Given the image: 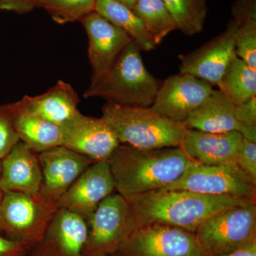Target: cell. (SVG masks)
Here are the masks:
<instances>
[{
  "instance_id": "obj_1",
  "label": "cell",
  "mask_w": 256,
  "mask_h": 256,
  "mask_svg": "<svg viewBox=\"0 0 256 256\" xmlns=\"http://www.w3.org/2000/svg\"><path fill=\"white\" fill-rule=\"evenodd\" d=\"M124 198L129 206V234L136 229L152 224H165L195 232L215 214L252 200L160 190Z\"/></svg>"
},
{
  "instance_id": "obj_2",
  "label": "cell",
  "mask_w": 256,
  "mask_h": 256,
  "mask_svg": "<svg viewBox=\"0 0 256 256\" xmlns=\"http://www.w3.org/2000/svg\"><path fill=\"white\" fill-rule=\"evenodd\" d=\"M116 190L124 197L161 190L196 164L180 146L143 150L120 144L107 160Z\"/></svg>"
},
{
  "instance_id": "obj_3",
  "label": "cell",
  "mask_w": 256,
  "mask_h": 256,
  "mask_svg": "<svg viewBox=\"0 0 256 256\" xmlns=\"http://www.w3.org/2000/svg\"><path fill=\"white\" fill-rule=\"evenodd\" d=\"M161 84L144 66L140 48L132 41L105 74L90 82L84 97L101 98L118 105L151 107Z\"/></svg>"
},
{
  "instance_id": "obj_4",
  "label": "cell",
  "mask_w": 256,
  "mask_h": 256,
  "mask_svg": "<svg viewBox=\"0 0 256 256\" xmlns=\"http://www.w3.org/2000/svg\"><path fill=\"white\" fill-rule=\"evenodd\" d=\"M102 114L120 144L138 149L180 146L188 129L185 122L172 120L151 107L107 102L102 108Z\"/></svg>"
},
{
  "instance_id": "obj_5",
  "label": "cell",
  "mask_w": 256,
  "mask_h": 256,
  "mask_svg": "<svg viewBox=\"0 0 256 256\" xmlns=\"http://www.w3.org/2000/svg\"><path fill=\"white\" fill-rule=\"evenodd\" d=\"M58 208L57 202L40 193H3L2 232L8 238L22 242L30 250L41 240Z\"/></svg>"
},
{
  "instance_id": "obj_6",
  "label": "cell",
  "mask_w": 256,
  "mask_h": 256,
  "mask_svg": "<svg viewBox=\"0 0 256 256\" xmlns=\"http://www.w3.org/2000/svg\"><path fill=\"white\" fill-rule=\"evenodd\" d=\"M195 233L210 256L227 255L256 242V200L220 210Z\"/></svg>"
},
{
  "instance_id": "obj_7",
  "label": "cell",
  "mask_w": 256,
  "mask_h": 256,
  "mask_svg": "<svg viewBox=\"0 0 256 256\" xmlns=\"http://www.w3.org/2000/svg\"><path fill=\"white\" fill-rule=\"evenodd\" d=\"M114 256H210L195 232L152 224L136 229Z\"/></svg>"
},
{
  "instance_id": "obj_8",
  "label": "cell",
  "mask_w": 256,
  "mask_h": 256,
  "mask_svg": "<svg viewBox=\"0 0 256 256\" xmlns=\"http://www.w3.org/2000/svg\"><path fill=\"white\" fill-rule=\"evenodd\" d=\"M160 190L256 200V182L237 164L196 163L174 183Z\"/></svg>"
},
{
  "instance_id": "obj_9",
  "label": "cell",
  "mask_w": 256,
  "mask_h": 256,
  "mask_svg": "<svg viewBox=\"0 0 256 256\" xmlns=\"http://www.w3.org/2000/svg\"><path fill=\"white\" fill-rule=\"evenodd\" d=\"M127 200L114 192L99 204L87 220L88 236L82 256L114 255L129 235Z\"/></svg>"
},
{
  "instance_id": "obj_10",
  "label": "cell",
  "mask_w": 256,
  "mask_h": 256,
  "mask_svg": "<svg viewBox=\"0 0 256 256\" xmlns=\"http://www.w3.org/2000/svg\"><path fill=\"white\" fill-rule=\"evenodd\" d=\"M210 82L188 74L172 76L162 82L152 109L175 122H185L188 116L212 94Z\"/></svg>"
},
{
  "instance_id": "obj_11",
  "label": "cell",
  "mask_w": 256,
  "mask_h": 256,
  "mask_svg": "<svg viewBox=\"0 0 256 256\" xmlns=\"http://www.w3.org/2000/svg\"><path fill=\"white\" fill-rule=\"evenodd\" d=\"M238 21L232 22L226 30L188 54L180 55V74H188L217 86L230 60L236 55L235 41Z\"/></svg>"
},
{
  "instance_id": "obj_12",
  "label": "cell",
  "mask_w": 256,
  "mask_h": 256,
  "mask_svg": "<svg viewBox=\"0 0 256 256\" xmlns=\"http://www.w3.org/2000/svg\"><path fill=\"white\" fill-rule=\"evenodd\" d=\"M62 130V146L94 162L107 161L120 144L102 117H90L80 112Z\"/></svg>"
},
{
  "instance_id": "obj_13",
  "label": "cell",
  "mask_w": 256,
  "mask_h": 256,
  "mask_svg": "<svg viewBox=\"0 0 256 256\" xmlns=\"http://www.w3.org/2000/svg\"><path fill=\"white\" fill-rule=\"evenodd\" d=\"M116 185L107 161L92 163L57 202L65 208L86 220L90 218L104 198L114 193Z\"/></svg>"
},
{
  "instance_id": "obj_14",
  "label": "cell",
  "mask_w": 256,
  "mask_h": 256,
  "mask_svg": "<svg viewBox=\"0 0 256 256\" xmlns=\"http://www.w3.org/2000/svg\"><path fill=\"white\" fill-rule=\"evenodd\" d=\"M88 38V60L92 82L102 76L112 66L126 46L133 41L124 30L94 11L82 18Z\"/></svg>"
},
{
  "instance_id": "obj_15",
  "label": "cell",
  "mask_w": 256,
  "mask_h": 256,
  "mask_svg": "<svg viewBox=\"0 0 256 256\" xmlns=\"http://www.w3.org/2000/svg\"><path fill=\"white\" fill-rule=\"evenodd\" d=\"M42 182L40 193L57 202L77 178L96 162L64 146L38 153Z\"/></svg>"
},
{
  "instance_id": "obj_16",
  "label": "cell",
  "mask_w": 256,
  "mask_h": 256,
  "mask_svg": "<svg viewBox=\"0 0 256 256\" xmlns=\"http://www.w3.org/2000/svg\"><path fill=\"white\" fill-rule=\"evenodd\" d=\"M87 236L86 220L58 208L41 240L28 256H82Z\"/></svg>"
},
{
  "instance_id": "obj_17",
  "label": "cell",
  "mask_w": 256,
  "mask_h": 256,
  "mask_svg": "<svg viewBox=\"0 0 256 256\" xmlns=\"http://www.w3.org/2000/svg\"><path fill=\"white\" fill-rule=\"evenodd\" d=\"M242 140V134L237 131L212 133L188 129L180 148L200 164H237V156Z\"/></svg>"
},
{
  "instance_id": "obj_18",
  "label": "cell",
  "mask_w": 256,
  "mask_h": 256,
  "mask_svg": "<svg viewBox=\"0 0 256 256\" xmlns=\"http://www.w3.org/2000/svg\"><path fill=\"white\" fill-rule=\"evenodd\" d=\"M42 182L38 153L20 141L1 160L0 190L34 194L40 193Z\"/></svg>"
},
{
  "instance_id": "obj_19",
  "label": "cell",
  "mask_w": 256,
  "mask_h": 256,
  "mask_svg": "<svg viewBox=\"0 0 256 256\" xmlns=\"http://www.w3.org/2000/svg\"><path fill=\"white\" fill-rule=\"evenodd\" d=\"M20 101L28 110L60 127L80 114L78 94L63 80H58L44 94L24 96Z\"/></svg>"
},
{
  "instance_id": "obj_20",
  "label": "cell",
  "mask_w": 256,
  "mask_h": 256,
  "mask_svg": "<svg viewBox=\"0 0 256 256\" xmlns=\"http://www.w3.org/2000/svg\"><path fill=\"white\" fill-rule=\"evenodd\" d=\"M235 106L220 89H213L205 102L188 116L185 124L188 129L203 132L240 133L242 128L236 118Z\"/></svg>"
},
{
  "instance_id": "obj_21",
  "label": "cell",
  "mask_w": 256,
  "mask_h": 256,
  "mask_svg": "<svg viewBox=\"0 0 256 256\" xmlns=\"http://www.w3.org/2000/svg\"><path fill=\"white\" fill-rule=\"evenodd\" d=\"M15 128L20 141L36 153L62 146V127L34 114L20 100L12 104Z\"/></svg>"
},
{
  "instance_id": "obj_22",
  "label": "cell",
  "mask_w": 256,
  "mask_h": 256,
  "mask_svg": "<svg viewBox=\"0 0 256 256\" xmlns=\"http://www.w3.org/2000/svg\"><path fill=\"white\" fill-rule=\"evenodd\" d=\"M94 11L124 30L136 42L140 50L149 52L156 44L134 12L114 0H97Z\"/></svg>"
},
{
  "instance_id": "obj_23",
  "label": "cell",
  "mask_w": 256,
  "mask_h": 256,
  "mask_svg": "<svg viewBox=\"0 0 256 256\" xmlns=\"http://www.w3.org/2000/svg\"><path fill=\"white\" fill-rule=\"evenodd\" d=\"M217 86L235 105L246 102L256 96V70L236 54Z\"/></svg>"
},
{
  "instance_id": "obj_24",
  "label": "cell",
  "mask_w": 256,
  "mask_h": 256,
  "mask_svg": "<svg viewBox=\"0 0 256 256\" xmlns=\"http://www.w3.org/2000/svg\"><path fill=\"white\" fill-rule=\"evenodd\" d=\"M132 11L140 18L156 46L178 28L162 0H138Z\"/></svg>"
},
{
  "instance_id": "obj_25",
  "label": "cell",
  "mask_w": 256,
  "mask_h": 256,
  "mask_svg": "<svg viewBox=\"0 0 256 256\" xmlns=\"http://www.w3.org/2000/svg\"><path fill=\"white\" fill-rule=\"evenodd\" d=\"M176 24L186 36L203 30L207 14L206 0H162Z\"/></svg>"
},
{
  "instance_id": "obj_26",
  "label": "cell",
  "mask_w": 256,
  "mask_h": 256,
  "mask_svg": "<svg viewBox=\"0 0 256 256\" xmlns=\"http://www.w3.org/2000/svg\"><path fill=\"white\" fill-rule=\"evenodd\" d=\"M238 28L235 41L236 54L256 70V12L237 18Z\"/></svg>"
},
{
  "instance_id": "obj_27",
  "label": "cell",
  "mask_w": 256,
  "mask_h": 256,
  "mask_svg": "<svg viewBox=\"0 0 256 256\" xmlns=\"http://www.w3.org/2000/svg\"><path fill=\"white\" fill-rule=\"evenodd\" d=\"M97 0H42L58 22L82 18L95 9Z\"/></svg>"
},
{
  "instance_id": "obj_28",
  "label": "cell",
  "mask_w": 256,
  "mask_h": 256,
  "mask_svg": "<svg viewBox=\"0 0 256 256\" xmlns=\"http://www.w3.org/2000/svg\"><path fill=\"white\" fill-rule=\"evenodd\" d=\"M12 104L0 106V160L9 154L18 142Z\"/></svg>"
},
{
  "instance_id": "obj_29",
  "label": "cell",
  "mask_w": 256,
  "mask_h": 256,
  "mask_svg": "<svg viewBox=\"0 0 256 256\" xmlns=\"http://www.w3.org/2000/svg\"><path fill=\"white\" fill-rule=\"evenodd\" d=\"M235 116L242 126V138L256 142V96L236 105Z\"/></svg>"
},
{
  "instance_id": "obj_30",
  "label": "cell",
  "mask_w": 256,
  "mask_h": 256,
  "mask_svg": "<svg viewBox=\"0 0 256 256\" xmlns=\"http://www.w3.org/2000/svg\"><path fill=\"white\" fill-rule=\"evenodd\" d=\"M236 163L256 182V142L242 138Z\"/></svg>"
},
{
  "instance_id": "obj_31",
  "label": "cell",
  "mask_w": 256,
  "mask_h": 256,
  "mask_svg": "<svg viewBox=\"0 0 256 256\" xmlns=\"http://www.w3.org/2000/svg\"><path fill=\"white\" fill-rule=\"evenodd\" d=\"M28 252L22 242L0 235V256H28Z\"/></svg>"
},
{
  "instance_id": "obj_32",
  "label": "cell",
  "mask_w": 256,
  "mask_h": 256,
  "mask_svg": "<svg viewBox=\"0 0 256 256\" xmlns=\"http://www.w3.org/2000/svg\"><path fill=\"white\" fill-rule=\"evenodd\" d=\"M34 4V0H0L1 10L26 11Z\"/></svg>"
},
{
  "instance_id": "obj_33",
  "label": "cell",
  "mask_w": 256,
  "mask_h": 256,
  "mask_svg": "<svg viewBox=\"0 0 256 256\" xmlns=\"http://www.w3.org/2000/svg\"><path fill=\"white\" fill-rule=\"evenodd\" d=\"M222 256H256V240L232 254Z\"/></svg>"
},
{
  "instance_id": "obj_34",
  "label": "cell",
  "mask_w": 256,
  "mask_h": 256,
  "mask_svg": "<svg viewBox=\"0 0 256 256\" xmlns=\"http://www.w3.org/2000/svg\"><path fill=\"white\" fill-rule=\"evenodd\" d=\"M120 4L124 5L126 8H129V9L133 10V8L136 6V3H137L138 0H114Z\"/></svg>"
},
{
  "instance_id": "obj_35",
  "label": "cell",
  "mask_w": 256,
  "mask_h": 256,
  "mask_svg": "<svg viewBox=\"0 0 256 256\" xmlns=\"http://www.w3.org/2000/svg\"><path fill=\"white\" fill-rule=\"evenodd\" d=\"M3 192L0 190V232H2V222L1 208L2 202Z\"/></svg>"
},
{
  "instance_id": "obj_36",
  "label": "cell",
  "mask_w": 256,
  "mask_h": 256,
  "mask_svg": "<svg viewBox=\"0 0 256 256\" xmlns=\"http://www.w3.org/2000/svg\"><path fill=\"white\" fill-rule=\"evenodd\" d=\"M42 0H34V3L36 4V2H41Z\"/></svg>"
},
{
  "instance_id": "obj_37",
  "label": "cell",
  "mask_w": 256,
  "mask_h": 256,
  "mask_svg": "<svg viewBox=\"0 0 256 256\" xmlns=\"http://www.w3.org/2000/svg\"><path fill=\"white\" fill-rule=\"evenodd\" d=\"M0 172H1V160H0Z\"/></svg>"
},
{
  "instance_id": "obj_38",
  "label": "cell",
  "mask_w": 256,
  "mask_h": 256,
  "mask_svg": "<svg viewBox=\"0 0 256 256\" xmlns=\"http://www.w3.org/2000/svg\"><path fill=\"white\" fill-rule=\"evenodd\" d=\"M107 256H114V255Z\"/></svg>"
}]
</instances>
